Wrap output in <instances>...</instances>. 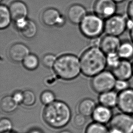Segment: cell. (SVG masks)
Wrapping results in <instances>:
<instances>
[{
  "instance_id": "38",
  "label": "cell",
  "mask_w": 133,
  "mask_h": 133,
  "mask_svg": "<svg viewBox=\"0 0 133 133\" xmlns=\"http://www.w3.org/2000/svg\"><path fill=\"white\" fill-rule=\"evenodd\" d=\"M117 4L122 3L123 2H125L126 0H113Z\"/></svg>"
},
{
  "instance_id": "21",
  "label": "cell",
  "mask_w": 133,
  "mask_h": 133,
  "mask_svg": "<svg viewBox=\"0 0 133 133\" xmlns=\"http://www.w3.org/2000/svg\"><path fill=\"white\" fill-rule=\"evenodd\" d=\"M12 19L9 8L5 5L0 6V28L5 29L9 26Z\"/></svg>"
},
{
  "instance_id": "16",
  "label": "cell",
  "mask_w": 133,
  "mask_h": 133,
  "mask_svg": "<svg viewBox=\"0 0 133 133\" xmlns=\"http://www.w3.org/2000/svg\"><path fill=\"white\" fill-rule=\"evenodd\" d=\"M12 19L15 22L22 19H25L28 14L27 6L23 2L16 1L12 2L9 6Z\"/></svg>"
},
{
  "instance_id": "19",
  "label": "cell",
  "mask_w": 133,
  "mask_h": 133,
  "mask_svg": "<svg viewBox=\"0 0 133 133\" xmlns=\"http://www.w3.org/2000/svg\"><path fill=\"white\" fill-rule=\"evenodd\" d=\"M96 107L95 101L90 98L82 99L78 105V110L79 114L85 117L92 115Z\"/></svg>"
},
{
  "instance_id": "6",
  "label": "cell",
  "mask_w": 133,
  "mask_h": 133,
  "mask_svg": "<svg viewBox=\"0 0 133 133\" xmlns=\"http://www.w3.org/2000/svg\"><path fill=\"white\" fill-rule=\"evenodd\" d=\"M109 124L110 133H133V116L130 114H116Z\"/></svg>"
},
{
  "instance_id": "28",
  "label": "cell",
  "mask_w": 133,
  "mask_h": 133,
  "mask_svg": "<svg viewBox=\"0 0 133 133\" xmlns=\"http://www.w3.org/2000/svg\"><path fill=\"white\" fill-rule=\"evenodd\" d=\"M57 58L53 54H48L44 56L42 59V63L48 68H53Z\"/></svg>"
},
{
  "instance_id": "10",
  "label": "cell",
  "mask_w": 133,
  "mask_h": 133,
  "mask_svg": "<svg viewBox=\"0 0 133 133\" xmlns=\"http://www.w3.org/2000/svg\"><path fill=\"white\" fill-rule=\"evenodd\" d=\"M41 19L44 24L49 27L55 25L61 26L65 23L59 11L52 8L45 9L42 13Z\"/></svg>"
},
{
  "instance_id": "25",
  "label": "cell",
  "mask_w": 133,
  "mask_h": 133,
  "mask_svg": "<svg viewBox=\"0 0 133 133\" xmlns=\"http://www.w3.org/2000/svg\"><path fill=\"white\" fill-rule=\"evenodd\" d=\"M121 60L117 52L107 54L106 56L107 67L110 68V70H112L119 64Z\"/></svg>"
},
{
  "instance_id": "17",
  "label": "cell",
  "mask_w": 133,
  "mask_h": 133,
  "mask_svg": "<svg viewBox=\"0 0 133 133\" xmlns=\"http://www.w3.org/2000/svg\"><path fill=\"white\" fill-rule=\"evenodd\" d=\"M119 93L115 90L100 94L98 98L99 104L108 108L117 107Z\"/></svg>"
},
{
  "instance_id": "41",
  "label": "cell",
  "mask_w": 133,
  "mask_h": 133,
  "mask_svg": "<svg viewBox=\"0 0 133 133\" xmlns=\"http://www.w3.org/2000/svg\"><path fill=\"white\" fill-rule=\"evenodd\" d=\"M132 66H133V62H132Z\"/></svg>"
},
{
  "instance_id": "39",
  "label": "cell",
  "mask_w": 133,
  "mask_h": 133,
  "mask_svg": "<svg viewBox=\"0 0 133 133\" xmlns=\"http://www.w3.org/2000/svg\"><path fill=\"white\" fill-rule=\"evenodd\" d=\"M59 133H72V132L69 131V130H63V131H61L59 132Z\"/></svg>"
},
{
  "instance_id": "7",
  "label": "cell",
  "mask_w": 133,
  "mask_h": 133,
  "mask_svg": "<svg viewBox=\"0 0 133 133\" xmlns=\"http://www.w3.org/2000/svg\"><path fill=\"white\" fill-rule=\"evenodd\" d=\"M127 16L116 13L104 20V32L118 37L122 36L127 31Z\"/></svg>"
},
{
  "instance_id": "14",
  "label": "cell",
  "mask_w": 133,
  "mask_h": 133,
  "mask_svg": "<svg viewBox=\"0 0 133 133\" xmlns=\"http://www.w3.org/2000/svg\"><path fill=\"white\" fill-rule=\"evenodd\" d=\"M114 115L112 109L100 104L96 106L92 116L95 122L105 124L110 122Z\"/></svg>"
},
{
  "instance_id": "32",
  "label": "cell",
  "mask_w": 133,
  "mask_h": 133,
  "mask_svg": "<svg viewBox=\"0 0 133 133\" xmlns=\"http://www.w3.org/2000/svg\"><path fill=\"white\" fill-rule=\"evenodd\" d=\"M12 96L13 99H14L15 101H16L18 104L20 103H22L24 98L23 92L19 90L16 91L15 92Z\"/></svg>"
},
{
  "instance_id": "3",
  "label": "cell",
  "mask_w": 133,
  "mask_h": 133,
  "mask_svg": "<svg viewBox=\"0 0 133 133\" xmlns=\"http://www.w3.org/2000/svg\"><path fill=\"white\" fill-rule=\"evenodd\" d=\"M53 68L58 77L65 81L75 79L81 71L80 60L72 54L60 56L57 58Z\"/></svg>"
},
{
  "instance_id": "20",
  "label": "cell",
  "mask_w": 133,
  "mask_h": 133,
  "mask_svg": "<svg viewBox=\"0 0 133 133\" xmlns=\"http://www.w3.org/2000/svg\"><path fill=\"white\" fill-rule=\"evenodd\" d=\"M18 104L13 99L12 96L6 95L1 100V108L2 111L5 113H11L16 110Z\"/></svg>"
},
{
  "instance_id": "9",
  "label": "cell",
  "mask_w": 133,
  "mask_h": 133,
  "mask_svg": "<svg viewBox=\"0 0 133 133\" xmlns=\"http://www.w3.org/2000/svg\"><path fill=\"white\" fill-rule=\"evenodd\" d=\"M117 108L121 112L133 114V88L119 93Z\"/></svg>"
},
{
  "instance_id": "34",
  "label": "cell",
  "mask_w": 133,
  "mask_h": 133,
  "mask_svg": "<svg viewBox=\"0 0 133 133\" xmlns=\"http://www.w3.org/2000/svg\"><path fill=\"white\" fill-rule=\"evenodd\" d=\"M101 41V38L100 37L92 38L90 41V45H91V47L100 48Z\"/></svg>"
},
{
  "instance_id": "1",
  "label": "cell",
  "mask_w": 133,
  "mask_h": 133,
  "mask_svg": "<svg viewBox=\"0 0 133 133\" xmlns=\"http://www.w3.org/2000/svg\"><path fill=\"white\" fill-rule=\"evenodd\" d=\"M106 54L99 47H91L81 55V72L87 77H93L107 67Z\"/></svg>"
},
{
  "instance_id": "12",
  "label": "cell",
  "mask_w": 133,
  "mask_h": 133,
  "mask_svg": "<svg viewBox=\"0 0 133 133\" xmlns=\"http://www.w3.org/2000/svg\"><path fill=\"white\" fill-rule=\"evenodd\" d=\"M29 54V48L26 45L21 43H17L12 45L8 51L10 59L16 63L22 62Z\"/></svg>"
},
{
  "instance_id": "43",
  "label": "cell",
  "mask_w": 133,
  "mask_h": 133,
  "mask_svg": "<svg viewBox=\"0 0 133 133\" xmlns=\"http://www.w3.org/2000/svg\"><path fill=\"white\" fill-rule=\"evenodd\" d=\"M1 1H2V0H1Z\"/></svg>"
},
{
  "instance_id": "40",
  "label": "cell",
  "mask_w": 133,
  "mask_h": 133,
  "mask_svg": "<svg viewBox=\"0 0 133 133\" xmlns=\"http://www.w3.org/2000/svg\"><path fill=\"white\" fill-rule=\"evenodd\" d=\"M12 133V132H11L10 131V132H5V133Z\"/></svg>"
},
{
  "instance_id": "18",
  "label": "cell",
  "mask_w": 133,
  "mask_h": 133,
  "mask_svg": "<svg viewBox=\"0 0 133 133\" xmlns=\"http://www.w3.org/2000/svg\"><path fill=\"white\" fill-rule=\"evenodd\" d=\"M117 53L121 59L131 61L133 59V42L130 40L121 41Z\"/></svg>"
},
{
  "instance_id": "26",
  "label": "cell",
  "mask_w": 133,
  "mask_h": 133,
  "mask_svg": "<svg viewBox=\"0 0 133 133\" xmlns=\"http://www.w3.org/2000/svg\"><path fill=\"white\" fill-rule=\"evenodd\" d=\"M24 98L22 103L26 106L33 105L36 102V96L34 93L30 90H26L23 92Z\"/></svg>"
},
{
  "instance_id": "42",
  "label": "cell",
  "mask_w": 133,
  "mask_h": 133,
  "mask_svg": "<svg viewBox=\"0 0 133 133\" xmlns=\"http://www.w3.org/2000/svg\"></svg>"
},
{
  "instance_id": "22",
  "label": "cell",
  "mask_w": 133,
  "mask_h": 133,
  "mask_svg": "<svg viewBox=\"0 0 133 133\" xmlns=\"http://www.w3.org/2000/svg\"><path fill=\"white\" fill-rule=\"evenodd\" d=\"M23 36L27 39H32L36 36L37 27L36 24L31 20H27L24 27L21 30Z\"/></svg>"
},
{
  "instance_id": "33",
  "label": "cell",
  "mask_w": 133,
  "mask_h": 133,
  "mask_svg": "<svg viewBox=\"0 0 133 133\" xmlns=\"http://www.w3.org/2000/svg\"><path fill=\"white\" fill-rule=\"evenodd\" d=\"M126 16L133 20V0H130L126 7Z\"/></svg>"
},
{
  "instance_id": "27",
  "label": "cell",
  "mask_w": 133,
  "mask_h": 133,
  "mask_svg": "<svg viewBox=\"0 0 133 133\" xmlns=\"http://www.w3.org/2000/svg\"><path fill=\"white\" fill-rule=\"evenodd\" d=\"M41 101L43 104L48 105L54 102L56 96L54 93L50 90H45L42 93L41 97Z\"/></svg>"
},
{
  "instance_id": "13",
  "label": "cell",
  "mask_w": 133,
  "mask_h": 133,
  "mask_svg": "<svg viewBox=\"0 0 133 133\" xmlns=\"http://www.w3.org/2000/svg\"><path fill=\"white\" fill-rule=\"evenodd\" d=\"M121 41L119 37L106 34L101 38L100 48L106 55L117 52Z\"/></svg>"
},
{
  "instance_id": "30",
  "label": "cell",
  "mask_w": 133,
  "mask_h": 133,
  "mask_svg": "<svg viewBox=\"0 0 133 133\" xmlns=\"http://www.w3.org/2000/svg\"><path fill=\"white\" fill-rule=\"evenodd\" d=\"M12 128V123L10 119L3 118L0 121V132L1 133L10 132Z\"/></svg>"
},
{
  "instance_id": "2",
  "label": "cell",
  "mask_w": 133,
  "mask_h": 133,
  "mask_svg": "<svg viewBox=\"0 0 133 133\" xmlns=\"http://www.w3.org/2000/svg\"><path fill=\"white\" fill-rule=\"evenodd\" d=\"M71 117L70 108L62 101H55L46 105L43 113V118L45 123L55 129L64 127L70 121Z\"/></svg>"
},
{
  "instance_id": "8",
  "label": "cell",
  "mask_w": 133,
  "mask_h": 133,
  "mask_svg": "<svg viewBox=\"0 0 133 133\" xmlns=\"http://www.w3.org/2000/svg\"><path fill=\"white\" fill-rule=\"evenodd\" d=\"M94 9L95 14L105 20L117 13L118 4L113 0H96Z\"/></svg>"
},
{
  "instance_id": "4",
  "label": "cell",
  "mask_w": 133,
  "mask_h": 133,
  "mask_svg": "<svg viewBox=\"0 0 133 133\" xmlns=\"http://www.w3.org/2000/svg\"><path fill=\"white\" fill-rule=\"evenodd\" d=\"M80 30L87 38L100 37L104 32V20L96 14L87 15L80 23Z\"/></svg>"
},
{
  "instance_id": "35",
  "label": "cell",
  "mask_w": 133,
  "mask_h": 133,
  "mask_svg": "<svg viewBox=\"0 0 133 133\" xmlns=\"http://www.w3.org/2000/svg\"><path fill=\"white\" fill-rule=\"evenodd\" d=\"M126 27L127 31H131L133 29V20L127 17L126 22Z\"/></svg>"
},
{
  "instance_id": "36",
  "label": "cell",
  "mask_w": 133,
  "mask_h": 133,
  "mask_svg": "<svg viewBox=\"0 0 133 133\" xmlns=\"http://www.w3.org/2000/svg\"><path fill=\"white\" fill-rule=\"evenodd\" d=\"M129 35H130V40L133 42V29L131 31H129Z\"/></svg>"
},
{
  "instance_id": "31",
  "label": "cell",
  "mask_w": 133,
  "mask_h": 133,
  "mask_svg": "<svg viewBox=\"0 0 133 133\" xmlns=\"http://www.w3.org/2000/svg\"><path fill=\"white\" fill-rule=\"evenodd\" d=\"M73 123L75 126L80 128L85 125L86 123V118L84 115L81 114H77L74 117Z\"/></svg>"
},
{
  "instance_id": "15",
  "label": "cell",
  "mask_w": 133,
  "mask_h": 133,
  "mask_svg": "<svg viewBox=\"0 0 133 133\" xmlns=\"http://www.w3.org/2000/svg\"><path fill=\"white\" fill-rule=\"evenodd\" d=\"M67 16L72 23L80 24L87 16V11L83 6L79 4H74L69 8Z\"/></svg>"
},
{
  "instance_id": "29",
  "label": "cell",
  "mask_w": 133,
  "mask_h": 133,
  "mask_svg": "<svg viewBox=\"0 0 133 133\" xmlns=\"http://www.w3.org/2000/svg\"><path fill=\"white\" fill-rule=\"evenodd\" d=\"M130 87V81L124 79H116L114 90L118 93L123 91Z\"/></svg>"
},
{
  "instance_id": "11",
  "label": "cell",
  "mask_w": 133,
  "mask_h": 133,
  "mask_svg": "<svg viewBox=\"0 0 133 133\" xmlns=\"http://www.w3.org/2000/svg\"><path fill=\"white\" fill-rule=\"evenodd\" d=\"M111 70L116 79L130 81L133 76L132 62L122 59L115 68Z\"/></svg>"
},
{
  "instance_id": "5",
  "label": "cell",
  "mask_w": 133,
  "mask_h": 133,
  "mask_svg": "<svg viewBox=\"0 0 133 133\" xmlns=\"http://www.w3.org/2000/svg\"><path fill=\"white\" fill-rule=\"evenodd\" d=\"M116 78L111 70H103L93 77L91 86L93 90L100 94L114 90Z\"/></svg>"
},
{
  "instance_id": "37",
  "label": "cell",
  "mask_w": 133,
  "mask_h": 133,
  "mask_svg": "<svg viewBox=\"0 0 133 133\" xmlns=\"http://www.w3.org/2000/svg\"><path fill=\"white\" fill-rule=\"evenodd\" d=\"M29 133H42V132L40 130L34 129L31 130Z\"/></svg>"
},
{
  "instance_id": "24",
  "label": "cell",
  "mask_w": 133,
  "mask_h": 133,
  "mask_svg": "<svg viewBox=\"0 0 133 133\" xmlns=\"http://www.w3.org/2000/svg\"><path fill=\"white\" fill-rule=\"evenodd\" d=\"M85 133H110V131L105 124L94 122L87 127Z\"/></svg>"
},
{
  "instance_id": "23",
  "label": "cell",
  "mask_w": 133,
  "mask_h": 133,
  "mask_svg": "<svg viewBox=\"0 0 133 133\" xmlns=\"http://www.w3.org/2000/svg\"><path fill=\"white\" fill-rule=\"evenodd\" d=\"M22 64L26 70L32 71L38 68L39 65V60L36 55L30 54L22 61Z\"/></svg>"
}]
</instances>
